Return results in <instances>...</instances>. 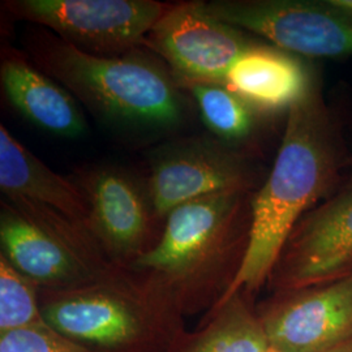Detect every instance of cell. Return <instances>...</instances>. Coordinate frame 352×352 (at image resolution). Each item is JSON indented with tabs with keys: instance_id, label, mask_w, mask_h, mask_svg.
<instances>
[{
	"instance_id": "d6986e66",
	"label": "cell",
	"mask_w": 352,
	"mask_h": 352,
	"mask_svg": "<svg viewBox=\"0 0 352 352\" xmlns=\"http://www.w3.org/2000/svg\"><path fill=\"white\" fill-rule=\"evenodd\" d=\"M0 352H89L45 325L0 334Z\"/></svg>"
},
{
	"instance_id": "e0dca14e",
	"label": "cell",
	"mask_w": 352,
	"mask_h": 352,
	"mask_svg": "<svg viewBox=\"0 0 352 352\" xmlns=\"http://www.w3.org/2000/svg\"><path fill=\"white\" fill-rule=\"evenodd\" d=\"M182 89L189 91L204 124L219 141L232 144L251 136L257 113L226 84L192 82Z\"/></svg>"
},
{
	"instance_id": "9c48e42d",
	"label": "cell",
	"mask_w": 352,
	"mask_h": 352,
	"mask_svg": "<svg viewBox=\"0 0 352 352\" xmlns=\"http://www.w3.org/2000/svg\"><path fill=\"white\" fill-rule=\"evenodd\" d=\"M146 182L160 222L176 208L223 192H250L254 174L245 158L215 140H176L155 149Z\"/></svg>"
},
{
	"instance_id": "9a60e30c",
	"label": "cell",
	"mask_w": 352,
	"mask_h": 352,
	"mask_svg": "<svg viewBox=\"0 0 352 352\" xmlns=\"http://www.w3.org/2000/svg\"><path fill=\"white\" fill-rule=\"evenodd\" d=\"M315 80L299 56L254 42L231 67L225 84L256 113H274L289 111Z\"/></svg>"
},
{
	"instance_id": "2e32d148",
	"label": "cell",
	"mask_w": 352,
	"mask_h": 352,
	"mask_svg": "<svg viewBox=\"0 0 352 352\" xmlns=\"http://www.w3.org/2000/svg\"><path fill=\"white\" fill-rule=\"evenodd\" d=\"M250 298L238 291L222 300L187 331L175 352H276Z\"/></svg>"
},
{
	"instance_id": "7a4b0ae2",
	"label": "cell",
	"mask_w": 352,
	"mask_h": 352,
	"mask_svg": "<svg viewBox=\"0 0 352 352\" xmlns=\"http://www.w3.org/2000/svg\"><path fill=\"white\" fill-rule=\"evenodd\" d=\"M248 193L223 192L176 208L154 247L126 270L186 317L206 315L225 298L247 251Z\"/></svg>"
},
{
	"instance_id": "8992f818",
	"label": "cell",
	"mask_w": 352,
	"mask_h": 352,
	"mask_svg": "<svg viewBox=\"0 0 352 352\" xmlns=\"http://www.w3.org/2000/svg\"><path fill=\"white\" fill-rule=\"evenodd\" d=\"M8 12L50 29L67 43L100 56H120L146 45L170 6L154 0H8Z\"/></svg>"
},
{
	"instance_id": "ac0fdd59",
	"label": "cell",
	"mask_w": 352,
	"mask_h": 352,
	"mask_svg": "<svg viewBox=\"0 0 352 352\" xmlns=\"http://www.w3.org/2000/svg\"><path fill=\"white\" fill-rule=\"evenodd\" d=\"M39 286L0 254V334L45 325Z\"/></svg>"
},
{
	"instance_id": "5b68a950",
	"label": "cell",
	"mask_w": 352,
	"mask_h": 352,
	"mask_svg": "<svg viewBox=\"0 0 352 352\" xmlns=\"http://www.w3.org/2000/svg\"><path fill=\"white\" fill-rule=\"evenodd\" d=\"M205 11L296 56L352 55V11L336 0H213Z\"/></svg>"
},
{
	"instance_id": "ffe728a7",
	"label": "cell",
	"mask_w": 352,
	"mask_h": 352,
	"mask_svg": "<svg viewBox=\"0 0 352 352\" xmlns=\"http://www.w3.org/2000/svg\"><path fill=\"white\" fill-rule=\"evenodd\" d=\"M327 352H352V338L350 340H347V342H344L343 344L338 346L337 349H333V350Z\"/></svg>"
},
{
	"instance_id": "8fae6325",
	"label": "cell",
	"mask_w": 352,
	"mask_h": 352,
	"mask_svg": "<svg viewBox=\"0 0 352 352\" xmlns=\"http://www.w3.org/2000/svg\"><path fill=\"white\" fill-rule=\"evenodd\" d=\"M276 352H327L352 338V270L327 283L274 292L256 307Z\"/></svg>"
},
{
	"instance_id": "6da1fadb",
	"label": "cell",
	"mask_w": 352,
	"mask_h": 352,
	"mask_svg": "<svg viewBox=\"0 0 352 352\" xmlns=\"http://www.w3.org/2000/svg\"><path fill=\"white\" fill-rule=\"evenodd\" d=\"M342 162L340 132L316 78L287 111L276 162L252 199L247 251L222 300L238 291L252 296L270 279L289 235L317 202L327 199Z\"/></svg>"
},
{
	"instance_id": "3957f363",
	"label": "cell",
	"mask_w": 352,
	"mask_h": 352,
	"mask_svg": "<svg viewBox=\"0 0 352 352\" xmlns=\"http://www.w3.org/2000/svg\"><path fill=\"white\" fill-rule=\"evenodd\" d=\"M39 69L111 126L164 131L184 122L187 104L171 71L141 52L100 56L56 36L32 41Z\"/></svg>"
},
{
	"instance_id": "277c9868",
	"label": "cell",
	"mask_w": 352,
	"mask_h": 352,
	"mask_svg": "<svg viewBox=\"0 0 352 352\" xmlns=\"http://www.w3.org/2000/svg\"><path fill=\"white\" fill-rule=\"evenodd\" d=\"M47 327L89 352H175L186 316L129 270L77 289H39Z\"/></svg>"
},
{
	"instance_id": "4fadbf2b",
	"label": "cell",
	"mask_w": 352,
	"mask_h": 352,
	"mask_svg": "<svg viewBox=\"0 0 352 352\" xmlns=\"http://www.w3.org/2000/svg\"><path fill=\"white\" fill-rule=\"evenodd\" d=\"M0 190L3 201L19 210L55 214L90 231L87 204L74 180L54 173L3 124L0 126Z\"/></svg>"
},
{
	"instance_id": "7c38bea8",
	"label": "cell",
	"mask_w": 352,
	"mask_h": 352,
	"mask_svg": "<svg viewBox=\"0 0 352 352\" xmlns=\"http://www.w3.org/2000/svg\"><path fill=\"white\" fill-rule=\"evenodd\" d=\"M352 270V180L302 217L270 276L274 292L327 283Z\"/></svg>"
},
{
	"instance_id": "52a82bcc",
	"label": "cell",
	"mask_w": 352,
	"mask_h": 352,
	"mask_svg": "<svg viewBox=\"0 0 352 352\" xmlns=\"http://www.w3.org/2000/svg\"><path fill=\"white\" fill-rule=\"evenodd\" d=\"M0 244V254L39 289H77L123 270L88 231L41 225L3 200Z\"/></svg>"
},
{
	"instance_id": "44dd1931",
	"label": "cell",
	"mask_w": 352,
	"mask_h": 352,
	"mask_svg": "<svg viewBox=\"0 0 352 352\" xmlns=\"http://www.w3.org/2000/svg\"><path fill=\"white\" fill-rule=\"evenodd\" d=\"M336 1H337V4H340L342 7L352 11V0H336Z\"/></svg>"
},
{
	"instance_id": "30bf717a",
	"label": "cell",
	"mask_w": 352,
	"mask_h": 352,
	"mask_svg": "<svg viewBox=\"0 0 352 352\" xmlns=\"http://www.w3.org/2000/svg\"><path fill=\"white\" fill-rule=\"evenodd\" d=\"M254 42L206 12L202 1L170 6L146 38L182 88L192 82L225 84L240 55Z\"/></svg>"
},
{
	"instance_id": "ba28073f",
	"label": "cell",
	"mask_w": 352,
	"mask_h": 352,
	"mask_svg": "<svg viewBox=\"0 0 352 352\" xmlns=\"http://www.w3.org/2000/svg\"><path fill=\"white\" fill-rule=\"evenodd\" d=\"M74 183L87 204L90 232L116 267L128 269L158 241L146 183L113 166L88 168Z\"/></svg>"
},
{
	"instance_id": "5bb4252c",
	"label": "cell",
	"mask_w": 352,
	"mask_h": 352,
	"mask_svg": "<svg viewBox=\"0 0 352 352\" xmlns=\"http://www.w3.org/2000/svg\"><path fill=\"white\" fill-rule=\"evenodd\" d=\"M0 81L14 110L34 126L63 139L87 133V120L75 97L20 54L3 56Z\"/></svg>"
}]
</instances>
